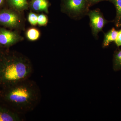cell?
Returning a JSON list of instances; mask_svg holds the SVG:
<instances>
[{
	"label": "cell",
	"instance_id": "obj_12",
	"mask_svg": "<svg viewBox=\"0 0 121 121\" xmlns=\"http://www.w3.org/2000/svg\"><path fill=\"white\" fill-rule=\"evenodd\" d=\"M117 10V18L118 22L121 21V0H112Z\"/></svg>",
	"mask_w": 121,
	"mask_h": 121
},
{
	"label": "cell",
	"instance_id": "obj_14",
	"mask_svg": "<svg viewBox=\"0 0 121 121\" xmlns=\"http://www.w3.org/2000/svg\"><path fill=\"white\" fill-rule=\"evenodd\" d=\"M48 19L47 16L44 14L38 15V24L40 26H44L47 24Z\"/></svg>",
	"mask_w": 121,
	"mask_h": 121
},
{
	"label": "cell",
	"instance_id": "obj_10",
	"mask_svg": "<svg viewBox=\"0 0 121 121\" xmlns=\"http://www.w3.org/2000/svg\"><path fill=\"white\" fill-rule=\"evenodd\" d=\"M11 5L17 10L22 11L27 8V0H9Z\"/></svg>",
	"mask_w": 121,
	"mask_h": 121
},
{
	"label": "cell",
	"instance_id": "obj_1",
	"mask_svg": "<svg viewBox=\"0 0 121 121\" xmlns=\"http://www.w3.org/2000/svg\"><path fill=\"white\" fill-rule=\"evenodd\" d=\"M41 99L39 86L29 78L0 90V101L20 115L35 109Z\"/></svg>",
	"mask_w": 121,
	"mask_h": 121
},
{
	"label": "cell",
	"instance_id": "obj_8",
	"mask_svg": "<svg viewBox=\"0 0 121 121\" xmlns=\"http://www.w3.org/2000/svg\"><path fill=\"white\" fill-rule=\"evenodd\" d=\"M31 6L32 9L36 12H48V3L47 0H33Z\"/></svg>",
	"mask_w": 121,
	"mask_h": 121
},
{
	"label": "cell",
	"instance_id": "obj_16",
	"mask_svg": "<svg viewBox=\"0 0 121 121\" xmlns=\"http://www.w3.org/2000/svg\"><path fill=\"white\" fill-rule=\"evenodd\" d=\"M114 42L117 47L121 46V29L118 32L117 39Z\"/></svg>",
	"mask_w": 121,
	"mask_h": 121
},
{
	"label": "cell",
	"instance_id": "obj_15",
	"mask_svg": "<svg viewBox=\"0 0 121 121\" xmlns=\"http://www.w3.org/2000/svg\"><path fill=\"white\" fill-rule=\"evenodd\" d=\"M121 61V50L117 52L114 58V66L116 68H119V64Z\"/></svg>",
	"mask_w": 121,
	"mask_h": 121
},
{
	"label": "cell",
	"instance_id": "obj_7",
	"mask_svg": "<svg viewBox=\"0 0 121 121\" xmlns=\"http://www.w3.org/2000/svg\"><path fill=\"white\" fill-rule=\"evenodd\" d=\"M21 115L0 101V121H23Z\"/></svg>",
	"mask_w": 121,
	"mask_h": 121
},
{
	"label": "cell",
	"instance_id": "obj_9",
	"mask_svg": "<svg viewBox=\"0 0 121 121\" xmlns=\"http://www.w3.org/2000/svg\"><path fill=\"white\" fill-rule=\"evenodd\" d=\"M118 31L114 28H113L110 30L104 36L103 42V46L104 47H107L110 43L113 41H114L117 39Z\"/></svg>",
	"mask_w": 121,
	"mask_h": 121
},
{
	"label": "cell",
	"instance_id": "obj_11",
	"mask_svg": "<svg viewBox=\"0 0 121 121\" xmlns=\"http://www.w3.org/2000/svg\"><path fill=\"white\" fill-rule=\"evenodd\" d=\"M26 37L31 41L37 40L40 36V32L37 29L31 28L27 30L26 33Z\"/></svg>",
	"mask_w": 121,
	"mask_h": 121
},
{
	"label": "cell",
	"instance_id": "obj_13",
	"mask_svg": "<svg viewBox=\"0 0 121 121\" xmlns=\"http://www.w3.org/2000/svg\"><path fill=\"white\" fill-rule=\"evenodd\" d=\"M38 15L34 13L31 12L29 14L28 20L32 25L36 26L38 24Z\"/></svg>",
	"mask_w": 121,
	"mask_h": 121
},
{
	"label": "cell",
	"instance_id": "obj_5",
	"mask_svg": "<svg viewBox=\"0 0 121 121\" xmlns=\"http://www.w3.org/2000/svg\"><path fill=\"white\" fill-rule=\"evenodd\" d=\"M87 0H66L65 8L70 14L77 16L86 11Z\"/></svg>",
	"mask_w": 121,
	"mask_h": 121
},
{
	"label": "cell",
	"instance_id": "obj_4",
	"mask_svg": "<svg viewBox=\"0 0 121 121\" xmlns=\"http://www.w3.org/2000/svg\"><path fill=\"white\" fill-rule=\"evenodd\" d=\"M21 22L20 17L13 11L4 10L0 12V24L9 27L16 28Z\"/></svg>",
	"mask_w": 121,
	"mask_h": 121
},
{
	"label": "cell",
	"instance_id": "obj_17",
	"mask_svg": "<svg viewBox=\"0 0 121 121\" xmlns=\"http://www.w3.org/2000/svg\"><path fill=\"white\" fill-rule=\"evenodd\" d=\"M104 0H87V1H88L90 4H95V3H97L98 2Z\"/></svg>",
	"mask_w": 121,
	"mask_h": 121
},
{
	"label": "cell",
	"instance_id": "obj_19",
	"mask_svg": "<svg viewBox=\"0 0 121 121\" xmlns=\"http://www.w3.org/2000/svg\"><path fill=\"white\" fill-rule=\"evenodd\" d=\"M121 67V61L120 62V64H119V68Z\"/></svg>",
	"mask_w": 121,
	"mask_h": 121
},
{
	"label": "cell",
	"instance_id": "obj_6",
	"mask_svg": "<svg viewBox=\"0 0 121 121\" xmlns=\"http://www.w3.org/2000/svg\"><path fill=\"white\" fill-rule=\"evenodd\" d=\"M22 39L16 32L4 29H0V45L10 47L21 41Z\"/></svg>",
	"mask_w": 121,
	"mask_h": 121
},
{
	"label": "cell",
	"instance_id": "obj_2",
	"mask_svg": "<svg viewBox=\"0 0 121 121\" xmlns=\"http://www.w3.org/2000/svg\"><path fill=\"white\" fill-rule=\"evenodd\" d=\"M33 71L31 63L22 54L10 52L0 54V87L1 88L29 78Z\"/></svg>",
	"mask_w": 121,
	"mask_h": 121
},
{
	"label": "cell",
	"instance_id": "obj_3",
	"mask_svg": "<svg viewBox=\"0 0 121 121\" xmlns=\"http://www.w3.org/2000/svg\"><path fill=\"white\" fill-rule=\"evenodd\" d=\"M88 14L92 33L94 36H97L99 33L102 30L106 21L102 13L97 9L89 11Z\"/></svg>",
	"mask_w": 121,
	"mask_h": 121
},
{
	"label": "cell",
	"instance_id": "obj_18",
	"mask_svg": "<svg viewBox=\"0 0 121 121\" xmlns=\"http://www.w3.org/2000/svg\"><path fill=\"white\" fill-rule=\"evenodd\" d=\"M4 0H0V5H1V4L3 3Z\"/></svg>",
	"mask_w": 121,
	"mask_h": 121
}]
</instances>
